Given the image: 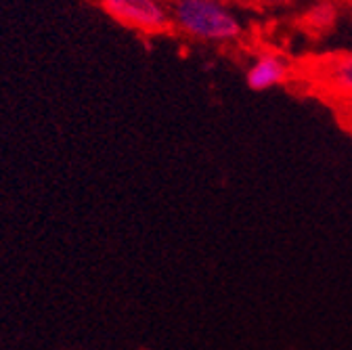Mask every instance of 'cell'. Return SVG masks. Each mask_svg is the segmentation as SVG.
Segmentation results:
<instances>
[{
    "label": "cell",
    "mask_w": 352,
    "mask_h": 350,
    "mask_svg": "<svg viewBox=\"0 0 352 350\" xmlns=\"http://www.w3.org/2000/svg\"><path fill=\"white\" fill-rule=\"evenodd\" d=\"M323 76L336 93L352 99V53L331 57L323 67Z\"/></svg>",
    "instance_id": "4"
},
{
    "label": "cell",
    "mask_w": 352,
    "mask_h": 350,
    "mask_svg": "<svg viewBox=\"0 0 352 350\" xmlns=\"http://www.w3.org/2000/svg\"><path fill=\"white\" fill-rule=\"evenodd\" d=\"M304 21L313 30H319V32L329 30L338 21V9L331 3H319L313 9H308V13L304 15Z\"/></svg>",
    "instance_id": "5"
},
{
    "label": "cell",
    "mask_w": 352,
    "mask_h": 350,
    "mask_svg": "<svg viewBox=\"0 0 352 350\" xmlns=\"http://www.w3.org/2000/svg\"><path fill=\"white\" fill-rule=\"evenodd\" d=\"M289 69L292 67L285 57L277 53H262L248 65L245 84L256 93L269 91L275 89V86H281L287 80Z\"/></svg>",
    "instance_id": "3"
},
{
    "label": "cell",
    "mask_w": 352,
    "mask_h": 350,
    "mask_svg": "<svg viewBox=\"0 0 352 350\" xmlns=\"http://www.w3.org/2000/svg\"><path fill=\"white\" fill-rule=\"evenodd\" d=\"M262 3H267V5H283V3H289V0H262Z\"/></svg>",
    "instance_id": "7"
},
{
    "label": "cell",
    "mask_w": 352,
    "mask_h": 350,
    "mask_svg": "<svg viewBox=\"0 0 352 350\" xmlns=\"http://www.w3.org/2000/svg\"><path fill=\"white\" fill-rule=\"evenodd\" d=\"M97 5L118 23L145 36L172 30L170 7L164 0H97Z\"/></svg>",
    "instance_id": "2"
},
{
    "label": "cell",
    "mask_w": 352,
    "mask_h": 350,
    "mask_svg": "<svg viewBox=\"0 0 352 350\" xmlns=\"http://www.w3.org/2000/svg\"><path fill=\"white\" fill-rule=\"evenodd\" d=\"M164 3H168V5H170V3H172V0H164Z\"/></svg>",
    "instance_id": "8"
},
{
    "label": "cell",
    "mask_w": 352,
    "mask_h": 350,
    "mask_svg": "<svg viewBox=\"0 0 352 350\" xmlns=\"http://www.w3.org/2000/svg\"><path fill=\"white\" fill-rule=\"evenodd\" d=\"M172 30L210 45H229L243 36L241 19L220 0H172Z\"/></svg>",
    "instance_id": "1"
},
{
    "label": "cell",
    "mask_w": 352,
    "mask_h": 350,
    "mask_svg": "<svg viewBox=\"0 0 352 350\" xmlns=\"http://www.w3.org/2000/svg\"><path fill=\"white\" fill-rule=\"evenodd\" d=\"M344 124H346V128L350 130V135H352V111H348V113L344 116Z\"/></svg>",
    "instance_id": "6"
}]
</instances>
